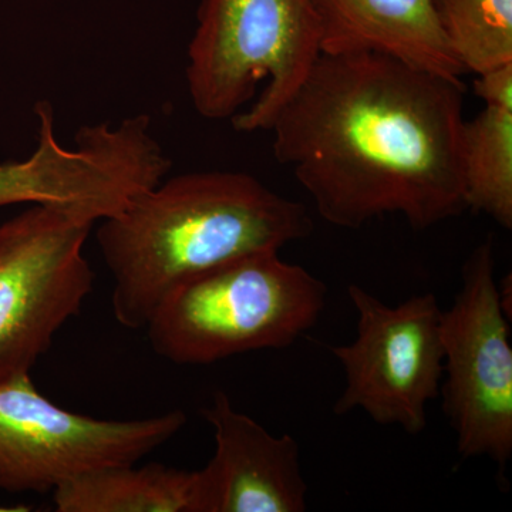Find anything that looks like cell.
Wrapping results in <instances>:
<instances>
[{
  "label": "cell",
  "instance_id": "1",
  "mask_svg": "<svg viewBox=\"0 0 512 512\" xmlns=\"http://www.w3.org/2000/svg\"><path fill=\"white\" fill-rule=\"evenodd\" d=\"M461 79L377 53H320L268 131L320 218L357 229L402 215L416 231L467 210Z\"/></svg>",
  "mask_w": 512,
  "mask_h": 512
},
{
  "label": "cell",
  "instance_id": "2",
  "mask_svg": "<svg viewBox=\"0 0 512 512\" xmlns=\"http://www.w3.org/2000/svg\"><path fill=\"white\" fill-rule=\"evenodd\" d=\"M312 229L305 205L254 175L165 177L97 229L113 278L114 318L124 328L146 329L164 299L194 276L242 256L279 252Z\"/></svg>",
  "mask_w": 512,
  "mask_h": 512
},
{
  "label": "cell",
  "instance_id": "3",
  "mask_svg": "<svg viewBox=\"0 0 512 512\" xmlns=\"http://www.w3.org/2000/svg\"><path fill=\"white\" fill-rule=\"evenodd\" d=\"M320 53L312 0H201L185 69L192 106L242 133L268 131Z\"/></svg>",
  "mask_w": 512,
  "mask_h": 512
},
{
  "label": "cell",
  "instance_id": "4",
  "mask_svg": "<svg viewBox=\"0 0 512 512\" xmlns=\"http://www.w3.org/2000/svg\"><path fill=\"white\" fill-rule=\"evenodd\" d=\"M328 288L279 252L242 256L178 286L146 330L158 356L210 365L241 353L285 349L316 325Z\"/></svg>",
  "mask_w": 512,
  "mask_h": 512
},
{
  "label": "cell",
  "instance_id": "5",
  "mask_svg": "<svg viewBox=\"0 0 512 512\" xmlns=\"http://www.w3.org/2000/svg\"><path fill=\"white\" fill-rule=\"evenodd\" d=\"M94 224L47 205L0 224V383L30 373L82 312L94 284L84 256Z\"/></svg>",
  "mask_w": 512,
  "mask_h": 512
},
{
  "label": "cell",
  "instance_id": "6",
  "mask_svg": "<svg viewBox=\"0 0 512 512\" xmlns=\"http://www.w3.org/2000/svg\"><path fill=\"white\" fill-rule=\"evenodd\" d=\"M187 414L101 420L46 399L30 373L0 383V490L53 493L99 468L137 464L177 436Z\"/></svg>",
  "mask_w": 512,
  "mask_h": 512
},
{
  "label": "cell",
  "instance_id": "7",
  "mask_svg": "<svg viewBox=\"0 0 512 512\" xmlns=\"http://www.w3.org/2000/svg\"><path fill=\"white\" fill-rule=\"evenodd\" d=\"M461 276L456 301L441 315L444 413L461 456L505 467L512 454V348L493 242L471 252Z\"/></svg>",
  "mask_w": 512,
  "mask_h": 512
},
{
  "label": "cell",
  "instance_id": "8",
  "mask_svg": "<svg viewBox=\"0 0 512 512\" xmlns=\"http://www.w3.org/2000/svg\"><path fill=\"white\" fill-rule=\"evenodd\" d=\"M348 295L357 313L356 338L329 346L345 372L333 413L360 409L382 426L421 433L427 404L439 396L443 380L439 301L424 293L392 308L359 285H350Z\"/></svg>",
  "mask_w": 512,
  "mask_h": 512
},
{
  "label": "cell",
  "instance_id": "9",
  "mask_svg": "<svg viewBox=\"0 0 512 512\" xmlns=\"http://www.w3.org/2000/svg\"><path fill=\"white\" fill-rule=\"evenodd\" d=\"M202 416L214 430L215 453L195 471L192 512H303L308 485L301 451L289 434L276 437L238 412L224 392Z\"/></svg>",
  "mask_w": 512,
  "mask_h": 512
},
{
  "label": "cell",
  "instance_id": "10",
  "mask_svg": "<svg viewBox=\"0 0 512 512\" xmlns=\"http://www.w3.org/2000/svg\"><path fill=\"white\" fill-rule=\"evenodd\" d=\"M325 55L377 53L427 72L461 79L433 0H312Z\"/></svg>",
  "mask_w": 512,
  "mask_h": 512
},
{
  "label": "cell",
  "instance_id": "11",
  "mask_svg": "<svg viewBox=\"0 0 512 512\" xmlns=\"http://www.w3.org/2000/svg\"><path fill=\"white\" fill-rule=\"evenodd\" d=\"M100 170L93 151L83 144L63 146L55 117L39 116L37 144L26 160L0 164V208L6 205H47L80 211L96 200Z\"/></svg>",
  "mask_w": 512,
  "mask_h": 512
},
{
  "label": "cell",
  "instance_id": "12",
  "mask_svg": "<svg viewBox=\"0 0 512 512\" xmlns=\"http://www.w3.org/2000/svg\"><path fill=\"white\" fill-rule=\"evenodd\" d=\"M195 471L150 463L90 471L53 491L59 512H192Z\"/></svg>",
  "mask_w": 512,
  "mask_h": 512
},
{
  "label": "cell",
  "instance_id": "13",
  "mask_svg": "<svg viewBox=\"0 0 512 512\" xmlns=\"http://www.w3.org/2000/svg\"><path fill=\"white\" fill-rule=\"evenodd\" d=\"M463 181L467 210L512 228V110L484 106L464 124Z\"/></svg>",
  "mask_w": 512,
  "mask_h": 512
},
{
  "label": "cell",
  "instance_id": "14",
  "mask_svg": "<svg viewBox=\"0 0 512 512\" xmlns=\"http://www.w3.org/2000/svg\"><path fill=\"white\" fill-rule=\"evenodd\" d=\"M448 45L466 72L512 63V0H433Z\"/></svg>",
  "mask_w": 512,
  "mask_h": 512
},
{
  "label": "cell",
  "instance_id": "15",
  "mask_svg": "<svg viewBox=\"0 0 512 512\" xmlns=\"http://www.w3.org/2000/svg\"><path fill=\"white\" fill-rule=\"evenodd\" d=\"M474 93L485 106L512 110V63L477 74Z\"/></svg>",
  "mask_w": 512,
  "mask_h": 512
}]
</instances>
